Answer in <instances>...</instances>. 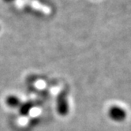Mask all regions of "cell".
I'll list each match as a JSON object with an SVG mask.
<instances>
[{"label":"cell","mask_w":131,"mask_h":131,"mask_svg":"<svg viewBox=\"0 0 131 131\" xmlns=\"http://www.w3.org/2000/svg\"><path fill=\"white\" fill-rule=\"evenodd\" d=\"M5 2H6V3H10V2H13L14 0H4Z\"/></svg>","instance_id":"cell-5"},{"label":"cell","mask_w":131,"mask_h":131,"mask_svg":"<svg viewBox=\"0 0 131 131\" xmlns=\"http://www.w3.org/2000/svg\"><path fill=\"white\" fill-rule=\"evenodd\" d=\"M0 29H1V27H0Z\"/></svg>","instance_id":"cell-6"},{"label":"cell","mask_w":131,"mask_h":131,"mask_svg":"<svg viewBox=\"0 0 131 131\" xmlns=\"http://www.w3.org/2000/svg\"><path fill=\"white\" fill-rule=\"evenodd\" d=\"M29 108H30V105H27V104L23 105V106L21 107V113H22L23 115H26V114L28 113V112H29Z\"/></svg>","instance_id":"cell-4"},{"label":"cell","mask_w":131,"mask_h":131,"mask_svg":"<svg viewBox=\"0 0 131 131\" xmlns=\"http://www.w3.org/2000/svg\"><path fill=\"white\" fill-rule=\"evenodd\" d=\"M58 112L61 115H66L69 111V106L67 100V96L62 92L58 96Z\"/></svg>","instance_id":"cell-2"},{"label":"cell","mask_w":131,"mask_h":131,"mask_svg":"<svg viewBox=\"0 0 131 131\" xmlns=\"http://www.w3.org/2000/svg\"><path fill=\"white\" fill-rule=\"evenodd\" d=\"M109 117L114 121L122 122L126 117V112L123 108L118 106H113L109 110Z\"/></svg>","instance_id":"cell-1"},{"label":"cell","mask_w":131,"mask_h":131,"mask_svg":"<svg viewBox=\"0 0 131 131\" xmlns=\"http://www.w3.org/2000/svg\"><path fill=\"white\" fill-rule=\"evenodd\" d=\"M6 103L9 107H17L21 104L19 99L14 96H8L6 100Z\"/></svg>","instance_id":"cell-3"}]
</instances>
